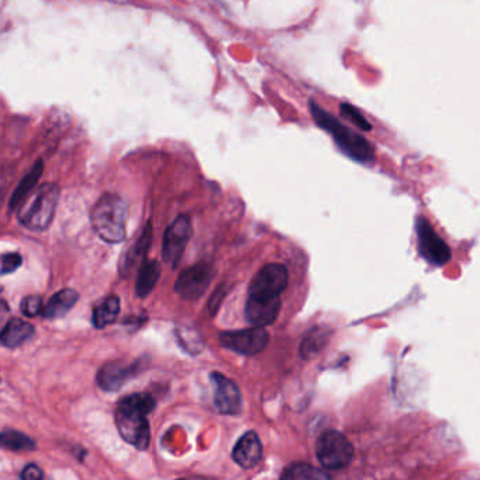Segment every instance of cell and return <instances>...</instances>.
Instances as JSON below:
<instances>
[{"label":"cell","instance_id":"cb8c5ba5","mask_svg":"<svg viewBox=\"0 0 480 480\" xmlns=\"http://www.w3.org/2000/svg\"><path fill=\"white\" fill-rule=\"evenodd\" d=\"M177 339L180 347L192 355H196L203 349L204 342L201 332L192 327H179L177 330Z\"/></svg>","mask_w":480,"mask_h":480},{"label":"cell","instance_id":"ba28073f","mask_svg":"<svg viewBox=\"0 0 480 480\" xmlns=\"http://www.w3.org/2000/svg\"><path fill=\"white\" fill-rule=\"evenodd\" d=\"M417 240L420 255L434 266H443L451 259V249L425 218L417 220Z\"/></svg>","mask_w":480,"mask_h":480},{"label":"cell","instance_id":"8fae6325","mask_svg":"<svg viewBox=\"0 0 480 480\" xmlns=\"http://www.w3.org/2000/svg\"><path fill=\"white\" fill-rule=\"evenodd\" d=\"M211 382L215 385V406L222 415H239L242 408L241 392L239 386L223 373L213 372Z\"/></svg>","mask_w":480,"mask_h":480},{"label":"cell","instance_id":"7a4b0ae2","mask_svg":"<svg viewBox=\"0 0 480 480\" xmlns=\"http://www.w3.org/2000/svg\"><path fill=\"white\" fill-rule=\"evenodd\" d=\"M310 113L318 127L331 135L335 144L346 156L358 163H372L375 158V149L367 139H363L362 135L351 130L348 126L342 125L339 118H335L329 111L320 108L315 101H310Z\"/></svg>","mask_w":480,"mask_h":480},{"label":"cell","instance_id":"30bf717a","mask_svg":"<svg viewBox=\"0 0 480 480\" xmlns=\"http://www.w3.org/2000/svg\"><path fill=\"white\" fill-rule=\"evenodd\" d=\"M192 237V223L187 216L179 217L168 227L164 235L163 258L175 268L180 263Z\"/></svg>","mask_w":480,"mask_h":480},{"label":"cell","instance_id":"6da1fadb","mask_svg":"<svg viewBox=\"0 0 480 480\" xmlns=\"http://www.w3.org/2000/svg\"><path fill=\"white\" fill-rule=\"evenodd\" d=\"M156 408V400L149 393L130 394L118 403L114 413L121 438L137 449L149 448L151 441L149 415Z\"/></svg>","mask_w":480,"mask_h":480},{"label":"cell","instance_id":"52a82bcc","mask_svg":"<svg viewBox=\"0 0 480 480\" xmlns=\"http://www.w3.org/2000/svg\"><path fill=\"white\" fill-rule=\"evenodd\" d=\"M213 277V266L206 263H196L180 273L175 284V291L185 301H197L206 293Z\"/></svg>","mask_w":480,"mask_h":480},{"label":"cell","instance_id":"4fadbf2b","mask_svg":"<svg viewBox=\"0 0 480 480\" xmlns=\"http://www.w3.org/2000/svg\"><path fill=\"white\" fill-rule=\"evenodd\" d=\"M232 458L242 469L258 467L263 458V446L258 434L255 431L246 432L235 444Z\"/></svg>","mask_w":480,"mask_h":480},{"label":"cell","instance_id":"5bb4252c","mask_svg":"<svg viewBox=\"0 0 480 480\" xmlns=\"http://www.w3.org/2000/svg\"><path fill=\"white\" fill-rule=\"evenodd\" d=\"M280 310V297L249 296L246 304V317L256 327H265L277 320Z\"/></svg>","mask_w":480,"mask_h":480},{"label":"cell","instance_id":"603a6c76","mask_svg":"<svg viewBox=\"0 0 480 480\" xmlns=\"http://www.w3.org/2000/svg\"><path fill=\"white\" fill-rule=\"evenodd\" d=\"M280 477L289 480L331 479V476L325 474L324 470L317 469V468L304 462L292 463L291 467H287L284 470V474L280 475Z\"/></svg>","mask_w":480,"mask_h":480},{"label":"cell","instance_id":"7c38bea8","mask_svg":"<svg viewBox=\"0 0 480 480\" xmlns=\"http://www.w3.org/2000/svg\"><path fill=\"white\" fill-rule=\"evenodd\" d=\"M140 362L128 361H111L101 368L97 373V384L106 392H116L125 386L128 380L139 372Z\"/></svg>","mask_w":480,"mask_h":480},{"label":"cell","instance_id":"2e32d148","mask_svg":"<svg viewBox=\"0 0 480 480\" xmlns=\"http://www.w3.org/2000/svg\"><path fill=\"white\" fill-rule=\"evenodd\" d=\"M33 334H34V327L30 323L14 317L9 320L0 331V342L7 348H16L32 339Z\"/></svg>","mask_w":480,"mask_h":480},{"label":"cell","instance_id":"44dd1931","mask_svg":"<svg viewBox=\"0 0 480 480\" xmlns=\"http://www.w3.org/2000/svg\"><path fill=\"white\" fill-rule=\"evenodd\" d=\"M120 313V301L118 296L106 297L104 301L97 304L94 310V323L96 329H104L108 325L113 324Z\"/></svg>","mask_w":480,"mask_h":480},{"label":"cell","instance_id":"8992f818","mask_svg":"<svg viewBox=\"0 0 480 480\" xmlns=\"http://www.w3.org/2000/svg\"><path fill=\"white\" fill-rule=\"evenodd\" d=\"M218 342L223 348L230 349L241 355H256L263 353L268 346L270 334L263 330V327L254 325L253 329L220 332Z\"/></svg>","mask_w":480,"mask_h":480},{"label":"cell","instance_id":"ffe728a7","mask_svg":"<svg viewBox=\"0 0 480 480\" xmlns=\"http://www.w3.org/2000/svg\"><path fill=\"white\" fill-rule=\"evenodd\" d=\"M42 170H44L42 161H37V163L33 165L32 170L28 171L27 175L20 180V184H19V187H16L13 194H11V204H9L11 210L19 209L21 202L25 201L26 197L32 194L34 187H37L38 180L42 178Z\"/></svg>","mask_w":480,"mask_h":480},{"label":"cell","instance_id":"d4e9b609","mask_svg":"<svg viewBox=\"0 0 480 480\" xmlns=\"http://www.w3.org/2000/svg\"><path fill=\"white\" fill-rule=\"evenodd\" d=\"M339 111H341L342 118H346L349 123H353L354 126L361 128L363 132H370L372 130L370 121L363 118V114L360 110H356L351 104L342 103L339 106Z\"/></svg>","mask_w":480,"mask_h":480},{"label":"cell","instance_id":"83f0119b","mask_svg":"<svg viewBox=\"0 0 480 480\" xmlns=\"http://www.w3.org/2000/svg\"><path fill=\"white\" fill-rule=\"evenodd\" d=\"M20 477L21 479L26 480H40L44 477V474H42V470L40 469L37 465H34V463H30V465H27V467L23 469V472L20 474Z\"/></svg>","mask_w":480,"mask_h":480},{"label":"cell","instance_id":"7402d4cb","mask_svg":"<svg viewBox=\"0 0 480 480\" xmlns=\"http://www.w3.org/2000/svg\"><path fill=\"white\" fill-rule=\"evenodd\" d=\"M0 446L11 451H33L35 449V441L27 434L16 430H4L0 432Z\"/></svg>","mask_w":480,"mask_h":480},{"label":"cell","instance_id":"9c48e42d","mask_svg":"<svg viewBox=\"0 0 480 480\" xmlns=\"http://www.w3.org/2000/svg\"><path fill=\"white\" fill-rule=\"evenodd\" d=\"M289 284V273L280 263H268L249 285V296L280 297Z\"/></svg>","mask_w":480,"mask_h":480},{"label":"cell","instance_id":"5b68a950","mask_svg":"<svg viewBox=\"0 0 480 480\" xmlns=\"http://www.w3.org/2000/svg\"><path fill=\"white\" fill-rule=\"evenodd\" d=\"M316 455L325 470H342L354 460V446L337 430L322 432L316 444Z\"/></svg>","mask_w":480,"mask_h":480},{"label":"cell","instance_id":"ac0fdd59","mask_svg":"<svg viewBox=\"0 0 480 480\" xmlns=\"http://www.w3.org/2000/svg\"><path fill=\"white\" fill-rule=\"evenodd\" d=\"M159 277H161V266L156 261H142L141 266H140L139 278H137V284H135V293L137 296L144 297L149 296L154 287L158 284Z\"/></svg>","mask_w":480,"mask_h":480},{"label":"cell","instance_id":"3957f363","mask_svg":"<svg viewBox=\"0 0 480 480\" xmlns=\"http://www.w3.org/2000/svg\"><path fill=\"white\" fill-rule=\"evenodd\" d=\"M127 204L118 194H104L90 211V223L96 234L109 244L126 239Z\"/></svg>","mask_w":480,"mask_h":480},{"label":"cell","instance_id":"4316f807","mask_svg":"<svg viewBox=\"0 0 480 480\" xmlns=\"http://www.w3.org/2000/svg\"><path fill=\"white\" fill-rule=\"evenodd\" d=\"M21 313L26 317H35L42 313V301L40 296H27L21 301Z\"/></svg>","mask_w":480,"mask_h":480},{"label":"cell","instance_id":"d6986e66","mask_svg":"<svg viewBox=\"0 0 480 480\" xmlns=\"http://www.w3.org/2000/svg\"><path fill=\"white\" fill-rule=\"evenodd\" d=\"M330 337H331V330L327 329V327H316V329L311 330L306 337H304L303 341H301V348H299V354H301L303 360H310V358H315L318 353H322L324 347L327 346Z\"/></svg>","mask_w":480,"mask_h":480},{"label":"cell","instance_id":"277c9868","mask_svg":"<svg viewBox=\"0 0 480 480\" xmlns=\"http://www.w3.org/2000/svg\"><path fill=\"white\" fill-rule=\"evenodd\" d=\"M59 201V187L45 184L26 197L19 206L18 218L28 230L42 232L51 225Z\"/></svg>","mask_w":480,"mask_h":480},{"label":"cell","instance_id":"9a60e30c","mask_svg":"<svg viewBox=\"0 0 480 480\" xmlns=\"http://www.w3.org/2000/svg\"><path fill=\"white\" fill-rule=\"evenodd\" d=\"M152 239V227L151 223L146 225V228L142 230L141 235L139 240L130 247L127 253H125L120 263V272L123 277H127L132 273L133 268H134L140 261H144L146 254L149 253V244H151Z\"/></svg>","mask_w":480,"mask_h":480},{"label":"cell","instance_id":"484cf974","mask_svg":"<svg viewBox=\"0 0 480 480\" xmlns=\"http://www.w3.org/2000/svg\"><path fill=\"white\" fill-rule=\"evenodd\" d=\"M23 263V258L20 254L9 253L0 256V273L2 275H7V273H13L20 268Z\"/></svg>","mask_w":480,"mask_h":480},{"label":"cell","instance_id":"e0dca14e","mask_svg":"<svg viewBox=\"0 0 480 480\" xmlns=\"http://www.w3.org/2000/svg\"><path fill=\"white\" fill-rule=\"evenodd\" d=\"M80 299L78 292L73 289H63L58 293L50 299L49 303L45 304L44 310H42V316L49 320H54V318H61L64 316L68 315L75 306L76 301Z\"/></svg>","mask_w":480,"mask_h":480}]
</instances>
